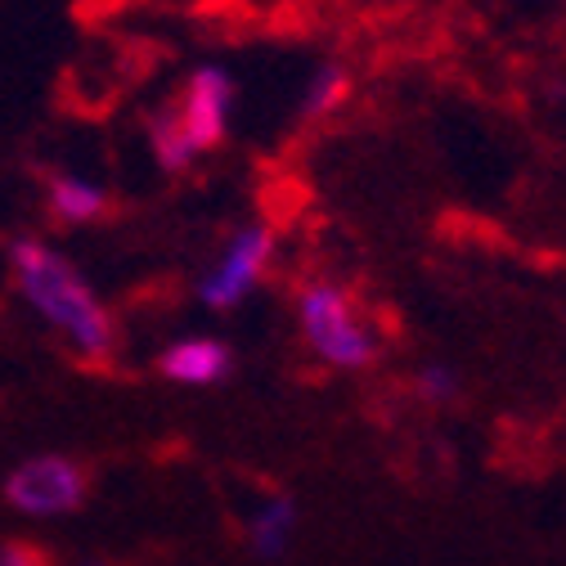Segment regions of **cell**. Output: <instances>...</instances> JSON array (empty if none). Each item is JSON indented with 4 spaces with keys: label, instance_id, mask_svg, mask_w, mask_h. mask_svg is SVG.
I'll use <instances>...</instances> for the list:
<instances>
[{
    "label": "cell",
    "instance_id": "obj_8",
    "mask_svg": "<svg viewBox=\"0 0 566 566\" xmlns=\"http://www.w3.org/2000/svg\"><path fill=\"white\" fill-rule=\"evenodd\" d=\"M293 526H297V509H293V500H274V504H265V513L252 522V553H256L261 562H279L283 553H289Z\"/></svg>",
    "mask_w": 566,
    "mask_h": 566
},
{
    "label": "cell",
    "instance_id": "obj_7",
    "mask_svg": "<svg viewBox=\"0 0 566 566\" xmlns=\"http://www.w3.org/2000/svg\"><path fill=\"white\" fill-rule=\"evenodd\" d=\"M104 207H108L104 189H95V185H86L77 176H54L50 180V211H54L59 221H73V226L99 221Z\"/></svg>",
    "mask_w": 566,
    "mask_h": 566
},
{
    "label": "cell",
    "instance_id": "obj_3",
    "mask_svg": "<svg viewBox=\"0 0 566 566\" xmlns=\"http://www.w3.org/2000/svg\"><path fill=\"white\" fill-rule=\"evenodd\" d=\"M297 311H302V328H306L311 346L319 350L328 365H337V369H365L378 356V342L356 319L346 293L333 289V283H311V289H302Z\"/></svg>",
    "mask_w": 566,
    "mask_h": 566
},
{
    "label": "cell",
    "instance_id": "obj_6",
    "mask_svg": "<svg viewBox=\"0 0 566 566\" xmlns=\"http://www.w3.org/2000/svg\"><path fill=\"white\" fill-rule=\"evenodd\" d=\"M230 369H234L230 346L211 337H185L171 350H163V374L185 387H217L221 378H230Z\"/></svg>",
    "mask_w": 566,
    "mask_h": 566
},
{
    "label": "cell",
    "instance_id": "obj_10",
    "mask_svg": "<svg viewBox=\"0 0 566 566\" xmlns=\"http://www.w3.org/2000/svg\"><path fill=\"white\" fill-rule=\"evenodd\" d=\"M418 391L428 396V400H450V396H459V378H454L450 369L432 365V369H422V378H418Z\"/></svg>",
    "mask_w": 566,
    "mask_h": 566
},
{
    "label": "cell",
    "instance_id": "obj_9",
    "mask_svg": "<svg viewBox=\"0 0 566 566\" xmlns=\"http://www.w3.org/2000/svg\"><path fill=\"white\" fill-rule=\"evenodd\" d=\"M342 95H346V73H342L337 63H328V67H319V73H315V82H311V91H306L302 108L315 117V113L337 108V104H342Z\"/></svg>",
    "mask_w": 566,
    "mask_h": 566
},
{
    "label": "cell",
    "instance_id": "obj_11",
    "mask_svg": "<svg viewBox=\"0 0 566 566\" xmlns=\"http://www.w3.org/2000/svg\"><path fill=\"white\" fill-rule=\"evenodd\" d=\"M0 566H50V553H41L36 544L10 539V544H0Z\"/></svg>",
    "mask_w": 566,
    "mask_h": 566
},
{
    "label": "cell",
    "instance_id": "obj_2",
    "mask_svg": "<svg viewBox=\"0 0 566 566\" xmlns=\"http://www.w3.org/2000/svg\"><path fill=\"white\" fill-rule=\"evenodd\" d=\"M234 108V82L221 67H198L185 82V91L149 113V145L167 171H185L198 154L217 149L230 126Z\"/></svg>",
    "mask_w": 566,
    "mask_h": 566
},
{
    "label": "cell",
    "instance_id": "obj_5",
    "mask_svg": "<svg viewBox=\"0 0 566 566\" xmlns=\"http://www.w3.org/2000/svg\"><path fill=\"white\" fill-rule=\"evenodd\" d=\"M274 252V234L265 226H248L234 234V243L226 248V256L211 265V274L202 279V302L211 311H234L252 289H256V279L265 274V261Z\"/></svg>",
    "mask_w": 566,
    "mask_h": 566
},
{
    "label": "cell",
    "instance_id": "obj_1",
    "mask_svg": "<svg viewBox=\"0 0 566 566\" xmlns=\"http://www.w3.org/2000/svg\"><path fill=\"white\" fill-rule=\"evenodd\" d=\"M14 274H19V289L23 297L73 342L77 356L86 360H108L113 346H117V328L108 319V311L95 302L91 283L67 265L59 252H50L36 239H19L14 252Z\"/></svg>",
    "mask_w": 566,
    "mask_h": 566
},
{
    "label": "cell",
    "instance_id": "obj_4",
    "mask_svg": "<svg viewBox=\"0 0 566 566\" xmlns=\"http://www.w3.org/2000/svg\"><path fill=\"white\" fill-rule=\"evenodd\" d=\"M91 490V476L82 463L63 459V454H45L23 463L10 481H6V500L32 517H54V513H73L82 509Z\"/></svg>",
    "mask_w": 566,
    "mask_h": 566
}]
</instances>
